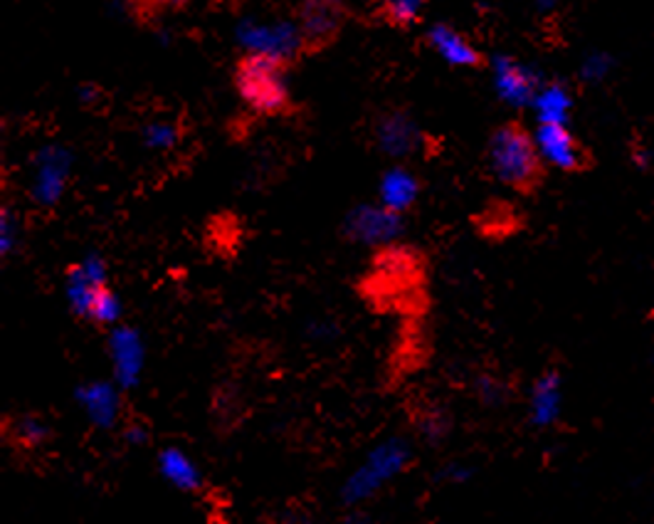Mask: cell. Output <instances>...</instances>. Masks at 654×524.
I'll use <instances>...</instances> for the list:
<instances>
[{"label": "cell", "instance_id": "obj_1", "mask_svg": "<svg viewBox=\"0 0 654 524\" xmlns=\"http://www.w3.org/2000/svg\"><path fill=\"white\" fill-rule=\"evenodd\" d=\"M286 73H290V60L284 55L253 50L235 62L232 82L249 112L259 117H290L297 106L286 85Z\"/></svg>", "mask_w": 654, "mask_h": 524}, {"label": "cell", "instance_id": "obj_2", "mask_svg": "<svg viewBox=\"0 0 654 524\" xmlns=\"http://www.w3.org/2000/svg\"><path fill=\"white\" fill-rule=\"evenodd\" d=\"M489 166L491 174L497 176L509 189L518 193H531L541 186L546 164L536 146L534 135H528L518 122H506L495 129L489 139Z\"/></svg>", "mask_w": 654, "mask_h": 524}, {"label": "cell", "instance_id": "obj_3", "mask_svg": "<svg viewBox=\"0 0 654 524\" xmlns=\"http://www.w3.org/2000/svg\"><path fill=\"white\" fill-rule=\"evenodd\" d=\"M410 460H413V446L402 435H390L366 452L351 475L346 477L342 487V497L346 504H358L371 500L373 495H379L385 485L406 473Z\"/></svg>", "mask_w": 654, "mask_h": 524}, {"label": "cell", "instance_id": "obj_4", "mask_svg": "<svg viewBox=\"0 0 654 524\" xmlns=\"http://www.w3.org/2000/svg\"><path fill=\"white\" fill-rule=\"evenodd\" d=\"M348 23V8L342 0H299L297 38L299 55L313 57L326 52L342 38Z\"/></svg>", "mask_w": 654, "mask_h": 524}, {"label": "cell", "instance_id": "obj_5", "mask_svg": "<svg viewBox=\"0 0 654 524\" xmlns=\"http://www.w3.org/2000/svg\"><path fill=\"white\" fill-rule=\"evenodd\" d=\"M534 139L546 166H553L566 174L584 171L588 166L584 144L573 137V131L563 122H541Z\"/></svg>", "mask_w": 654, "mask_h": 524}, {"label": "cell", "instance_id": "obj_6", "mask_svg": "<svg viewBox=\"0 0 654 524\" xmlns=\"http://www.w3.org/2000/svg\"><path fill=\"white\" fill-rule=\"evenodd\" d=\"M79 411L97 431H114L121 423V388L110 381H92L77 391Z\"/></svg>", "mask_w": 654, "mask_h": 524}, {"label": "cell", "instance_id": "obj_7", "mask_svg": "<svg viewBox=\"0 0 654 524\" xmlns=\"http://www.w3.org/2000/svg\"><path fill=\"white\" fill-rule=\"evenodd\" d=\"M400 226L402 216L383 208L379 203V206H363L351 213V218H348V235L358 240V243L383 245L390 243L400 233Z\"/></svg>", "mask_w": 654, "mask_h": 524}, {"label": "cell", "instance_id": "obj_8", "mask_svg": "<svg viewBox=\"0 0 654 524\" xmlns=\"http://www.w3.org/2000/svg\"><path fill=\"white\" fill-rule=\"evenodd\" d=\"M106 268L102 263V257H87V260L72 265L67 268V299L72 312H75L79 319L85 317L89 302L97 295V290L106 285Z\"/></svg>", "mask_w": 654, "mask_h": 524}, {"label": "cell", "instance_id": "obj_9", "mask_svg": "<svg viewBox=\"0 0 654 524\" xmlns=\"http://www.w3.org/2000/svg\"><path fill=\"white\" fill-rule=\"evenodd\" d=\"M563 413V381L555 371H546L534 381L528 394V421L536 429H551Z\"/></svg>", "mask_w": 654, "mask_h": 524}, {"label": "cell", "instance_id": "obj_10", "mask_svg": "<svg viewBox=\"0 0 654 524\" xmlns=\"http://www.w3.org/2000/svg\"><path fill=\"white\" fill-rule=\"evenodd\" d=\"M427 42L433 46L437 55L445 57L450 65L472 67V69H479L487 65V57H484L482 52L472 46L467 35H462L460 30H454L445 23L435 25V28L427 33Z\"/></svg>", "mask_w": 654, "mask_h": 524}, {"label": "cell", "instance_id": "obj_11", "mask_svg": "<svg viewBox=\"0 0 654 524\" xmlns=\"http://www.w3.org/2000/svg\"><path fill=\"white\" fill-rule=\"evenodd\" d=\"M156 465H158L161 477H164L168 485H174L176 490L198 493L203 487L201 465L195 463V460L188 456L183 448H178V446L161 448L156 456Z\"/></svg>", "mask_w": 654, "mask_h": 524}, {"label": "cell", "instance_id": "obj_12", "mask_svg": "<svg viewBox=\"0 0 654 524\" xmlns=\"http://www.w3.org/2000/svg\"><path fill=\"white\" fill-rule=\"evenodd\" d=\"M114 359V384L121 391L137 388L143 369V352L137 336L131 332H116L112 340Z\"/></svg>", "mask_w": 654, "mask_h": 524}, {"label": "cell", "instance_id": "obj_13", "mask_svg": "<svg viewBox=\"0 0 654 524\" xmlns=\"http://www.w3.org/2000/svg\"><path fill=\"white\" fill-rule=\"evenodd\" d=\"M418 195H420V181L413 171H408V168L402 166L385 171L379 189V199L383 208L402 216V213H408L415 206Z\"/></svg>", "mask_w": 654, "mask_h": 524}, {"label": "cell", "instance_id": "obj_14", "mask_svg": "<svg viewBox=\"0 0 654 524\" xmlns=\"http://www.w3.org/2000/svg\"><path fill=\"white\" fill-rule=\"evenodd\" d=\"M499 90L509 102H526L534 94V79L524 67H518L512 60H499L497 65Z\"/></svg>", "mask_w": 654, "mask_h": 524}, {"label": "cell", "instance_id": "obj_15", "mask_svg": "<svg viewBox=\"0 0 654 524\" xmlns=\"http://www.w3.org/2000/svg\"><path fill=\"white\" fill-rule=\"evenodd\" d=\"M11 435L21 448L35 450L52 438V429L38 413H21L11 421Z\"/></svg>", "mask_w": 654, "mask_h": 524}, {"label": "cell", "instance_id": "obj_16", "mask_svg": "<svg viewBox=\"0 0 654 524\" xmlns=\"http://www.w3.org/2000/svg\"><path fill=\"white\" fill-rule=\"evenodd\" d=\"M87 322L97 327H114L121 319V299L116 292L110 287V282L97 290V295L89 302L85 317Z\"/></svg>", "mask_w": 654, "mask_h": 524}, {"label": "cell", "instance_id": "obj_17", "mask_svg": "<svg viewBox=\"0 0 654 524\" xmlns=\"http://www.w3.org/2000/svg\"><path fill=\"white\" fill-rule=\"evenodd\" d=\"M425 0H379V15L390 28L406 30L423 21Z\"/></svg>", "mask_w": 654, "mask_h": 524}, {"label": "cell", "instance_id": "obj_18", "mask_svg": "<svg viewBox=\"0 0 654 524\" xmlns=\"http://www.w3.org/2000/svg\"><path fill=\"white\" fill-rule=\"evenodd\" d=\"M450 429H452V421L443 408H427L425 413L418 416V433L429 443L445 440Z\"/></svg>", "mask_w": 654, "mask_h": 524}, {"label": "cell", "instance_id": "obj_19", "mask_svg": "<svg viewBox=\"0 0 654 524\" xmlns=\"http://www.w3.org/2000/svg\"><path fill=\"white\" fill-rule=\"evenodd\" d=\"M477 396L482 398V404L499 406V404H504V398H506V386L491 376H482L477 381Z\"/></svg>", "mask_w": 654, "mask_h": 524}, {"label": "cell", "instance_id": "obj_20", "mask_svg": "<svg viewBox=\"0 0 654 524\" xmlns=\"http://www.w3.org/2000/svg\"><path fill=\"white\" fill-rule=\"evenodd\" d=\"M133 8L137 11H149L154 15H161V13H178V11H185L188 5L193 3V0H131Z\"/></svg>", "mask_w": 654, "mask_h": 524}, {"label": "cell", "instance_id": "obj_21", "mask_svg": "<svg viewBox=\"0 0 654 524\" xmlns=\"http://www.w3.org/2000/svg\"><path fill=\"white\" fill-rule=\"evenodd\" d=\"M121 438L129 443V446H146V443L151 440V433L143 423L139 421H131L121 429Z\"/></svg>", "mask_w": 654, "mask_h": 524}, {"label": "cell", "instance_id": "obj_22", "mask_svg": "<svg viewBox=\"0 0 654 524\" xmlns=\"http://www.w3.org/2000/svg\"><path fill=\"white\" fill-rule=\"evenodd\" d=\"M17 238V226L13 223L11 213L3 210V218H0V247H3V255L13 251Z\"/></svg>", "mask_w": 654, "mask_h": 524}, {"label": "cell", "instance_id": "obj_23", "mask_svg": "<svg viewBox=\"0 0 654 524\" xmlns=\"http://www.w3.org/2000/svg\"><path fill=\"white\" fill-rule=\"evenodd\" d=\"M440 477L447 480V483H464V480L472 477V470L464 468L462 463H450V465L443 468Z\"/></svg>", "mask_w": 654, "mask_h": 524}]
</instances>
